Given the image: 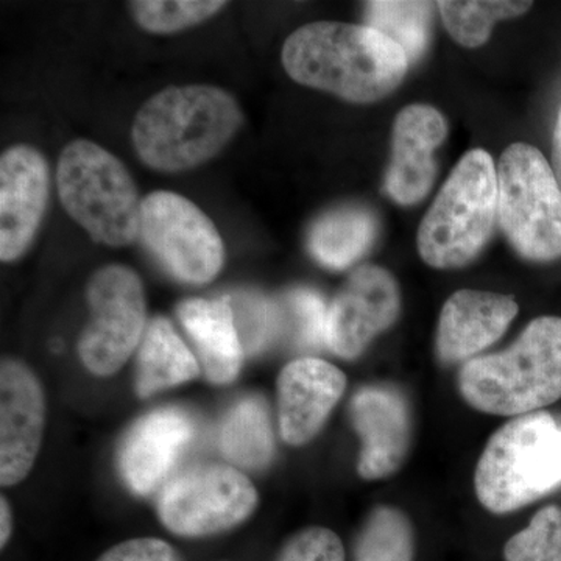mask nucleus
I'll return each instance as SVG.
<instances>
[{"mask_svg":"<svg viewBox=\"0 0 561 561\" xmlns=\"http://www.w3.org/2000/svg\"><path fill=\"white\" fill-rule=\"evenodd\" d=\"M302 87L351 103H373L400 87L411 62L405 51L368 25L320 21L291 33L280 54Z\"/></svg>","mask_w":561,"mask_h":561,"instance_id":"1","label":"nucleus"},{"mask_svg":"<svg viewBox=\"0 0 561 561\" xmlns=\"http://www.w3.org/2000/svg\"><path fill=\"white\" fill-rule=\"evenodd\" d=\"M243 124L234 95L210 84L169 87L136 113L133 147L144 164L176 173L213 160Z\"/></svg>","mask_w":561,"mask_h":561,"instance_id":"2","label":"nucleus"},{"mask_svg":"<svg viewBox=\"0 0 561 561\" xmlns=\"http://www.w3.org/2000/svg\"><path fill=\"white\" fill-rule=\"evenodd\" d=\"M459 390L476 411L522 416L561 398V319L540 317L500 353L465 362Z\"/></svg>","mask_w":561,"mask_h":561,"instance_id":"3","label":"nucleus"},{"mask_svg":"<svg viewBox=\"0 0 561 561\" xmlns=\"http://www.w3.org/2000/svg\"><path fill=\"white\" fill-rule=\"evenodd\" d=\"M561 483V426L549 412L515 416L491 435L476 468L483 507L496 515L518 511Z\"/></svg>","mask_w":561,"mask_h":561,"instance_id":"4","label":"nucleus"},{"mask_svg":"<svg viewBox=\"0 0 561 561\" xmlns=\"http://www.w3.org/2000/svg\"><path fill=\"white\" fill-rule=\"evenodd\" d=\"M57 187L66 213L92 241L121 249L138 241L142 201L127 165L88 139L62 149Z\"/></svg>","mask_w":561,"mask_h":561,"instance_id":"5","label":"nucleus"},{"mask_svg":"<svg viewBox=\"0 0 561 561\" xmlns=\"http://www.w3.org/2000/svg\"><path fill=\"white\" fill-rule=\"evenodd\" d=\"M497 216V171L482 149L468 151L443 184L419 230L420 256L435 268L470 264Z\"/></svg>","mask_w":561,"mask_h":561,"instance_id":"6","label":"nucleus"},{"mask_svg":"<svg viewBox=\"0 0 561 561\" xmlns=\"http://www.w3.org/2000/svg\"><path fill=\"white\" fill-rule=\"evenodd\" d=\"M497 219L524 260L561 257V187L548 160L529 144H512L502 153Z\"/></svg>","mask_w":561,"mask_h":561,"instance_id":"7","label":"nucleus"},{"mask_svg":"<svg viewBox=\"0 0 561 561\" xmlns=\"http://www.w3.org/2000/svg\"><path fill=\"white\" fill-rule=\"evenodd\" d=\"M257 502V491L243 472L228 465H198L162 485L158 516L176 537L205 538L241 526Z\"/></svg>","mask_w":561,"mask_h":561,"instance_id":"8","label":"nucleus"},{"mask_svg":"<svg viewBox=\"0 0 561 561\" xmlns=\"http://www.w3.org/2000/svg\"><path fill=\"white\" fill-rule=\"evenodd\" d=\"M139 239L181 283L203 286L224 267L225 245L216 225L175 192L154 191L144 198Z\"/></svg>","mask_w":561,"mask_h":561,"instance_id":"9","label":"nucleus"},{"mask_svg":"<svg viewBox=\"0 0 561 561\" xmlns=\"http://www.w3.org/2000/svg\"><path fill=\"white\" fill-rule=\"evenodd\" d=\"M90 320L79 341L80 359L95 376L121 370L146 332V295L138 273L125 265L99 268L87 287Z\"/></svg>","mask_w":561,"mask_h":561,"instance_id":"10","label":"nucleus"},{"mask_svg":"<svg viewBox=\"0 0 561 561\" xmlns=\"http://www.w3.org/2000/svg\"><path fill=\"white\" fill-rule=\"evenodd\" d=\"M401 311L397 279L378 265L351 272L328 313V346L343 359H356Z\"/></svg>","mask_w":561,"mask_h":561,"instance_id":"11","label":"nucleus"},{"mask_svg":"<svg viewBox=\"0 0 561 561\" xmlns=\"http://www.w3.org/2000/svg\"><path fill=\"white\" fill-rule=\"evenodd\" d=\"M46 424L43 387L24 362L3 357L0 367V482L24 481L38 457Z\"/></svg>","mask_w":561,"mask_h":561,"instance_id":"12","label":"nucleus"},{"mask_svg":"<svg viewBox=\"0 0 561 561\" xmlns=\"http://www.w3.org/2000/svg\"><path fill=\"white\" fill-rule=\"evenodd\" d=\"M49 164L25 144L0 157V260H20L39 230L49 201Z\"/></svg>","mask_w":561,"mask_h":561,"instance_id":"13","label":"nucleus"},{"mask_svg":"<svg viewBox=\"0 0 561 561\" xmlns=\"http://www.w3.org/2000/svg\"><path fill=\"white\" fill-rule=\"evenodd\" d=\"M195 434L194 420L181 409L147 413L133 424L117 449L122 481L138 496H149L169 478Z\"/></svg>","mask_w":561,"mask_h":561,"instance_id":"14","label":"nucleus"},{"mask_svg":"<svg viewBox=\"0 0 561 561\" xmlns=\"http://www.w3.org/2000/svg\"><path fill=\"white\" fill-rule=\"evenodd\" d=\"M350 419L362 440L357 463L360 478L378 481L400 470L412 437L404 394L391 387H364L350 402Z\"/></svg>","mask_w":561,"mask_h":561,"instance_id":"15","label":"nucleus"},{"mask_svg":"<svg viewBox=\"0 0 561 561\" xmlns=\"http://www.w3.org/2000/svg\"><path fill=\"white\" fill-rule=\"evenodd\" d=\"M346 389V376L317 357L291 360L279 373V432L287 445L302 446L316 438Z\"/></svg>","mask_w":561,"mask_h":561,"instance_id":"16","label":"nucleus"},{"mask_svg":"<svg viewBox=\"0 0 561 561\" xmlns=\"http://www.w3.org/2000/svg\"><path fill=\"white\" fill-rule=\"evenodd\" d=\"M446 135V119L434 106L411 105L400 111L386 179V190L394 202L411 206L430 194L437 175L434 153Z\"/></svg>","mask_w":561,"mask_h":561,"instance_id":"17","label":"nucleus"},{"mask_svg":"<svg viewBox=\"0 0 561 561\" xmlns=\"http://www.w3.org/2000/svg\"><path fill=\"white\" fill-rule=\"evenodd\" d=\"M519 306L511 295L459 290L443 306L438 321V359L443 364L471 360L500 341L518 316Z\"/></svg>","mask_w":561,"mask_h":561,"instance_id":"18","label":"nucleus"},{"mask_svg":"<svg viewBox=\"0 0 561 561\" xmlns=\"http://www.w3.org/2000/svg\"><path fill=\"white\" fill-rule=\"evenodd\" d=\"M181 327L194 343L195 357L210 383L227 386L238 378L243 346L228 298H191L176 308Z\"/></svg>","mask_w":561,"mask_h":561,"instance_id":"19","label":"nucleus"},{"mask_svg":"<svg viewBox=\"0 0 561 561\" xmlns=\"http://www.w3.org/2000/svg\"><path fill=\"white\" fill-rule=\"evenodd\" d=\"M202 368L176 332L164 317L151 320L138 348L136 360V393L140 398L157 391L172 389L201 376Z\"/></svg>","mask_w":561,"mask_h":561,"instance_id":"20","label":"nucleus"},{"mask_svg":"<svg viewBox=\"0 0 561 561\" xmlns=\"http://www.w3.org/2000/svg\"><path fill=\"white\" fill-rule=\"evenodd\" d=\"M378 224L370 210L341 208L316 221L308 238L309 251L324 267L343 271L359 261L375 242Z\"/></svg>","mask_w":561,"mask_h":561,"instance_id":"21","label":"nucleus"},{"mask_svg":"<svg viewBox=\"0 0 561 561\" xmlns=\"http://www.w3.org/2000/svg\"><path fill=\"white\" fill-rule=\"evenodd\" d=\"M221 453L245 470H264L275 453L267 405L260 397L243 398L230 409L220 426Z\"/></svg>","mask_w":561,"mask_h":561,"instance_id":"22","label":"nucleus"},{"mask_svg":"<svg viewBox=\"0 0 561 561\" xmlns=\"http://www.w3.org/2000/svg\"><path fill=\"white\" fill-rule=\"evenodd\" d=\"M415 530L400 508L379 505L365 519L354 542L353 561H413Z\"/></svg>","mask_w":561,"mask_h":561,"instance_id":"23","label":"nucleus"},{"mask_svg":"<svg viewBox=\"0 0 561 561\" xmlns=\"http://www.w3.org/2000/svg\"><path fill=\"white\" fill-rule=\"evenodd\" d=\"M434 7L435 3L431 2H368L365 7V25L397 43L412 62L421 57L430 43Z\"/></svg>","mask_w":561,"mask_h":561,"instance_id":"24","label":"nucleus"},{"mask_svg":"<svg viewBox=\"0 0 561 561\" xmlns=\"http://www.w3.org/2000/svg\"><path fill=\"white\" fill-rule=\"evenodd\" d=\"M437 5L449 35L461 46L472 49L486 43L496 22L522 16L530 10L531 2L446 0V2H438Z\"/></svg>","mask_w":561,"mask_h":561,"instance_id":"25","label":"nucleus"},{"mask_svg":"<svg viewBox=\"0 0 561 561\" xmlns=\"http://www.w3.org/2000/svg\"><path fill=\"white\" fill-rule=\"evenodd\" d=\"M219 0H135L128 3L140 28L157 35H171L216 16L227 7Z\"/></svg>","mask_w":561,"mask_h":561,"instance_id":"26","label":"nucleus"},{"mask_svg":"<svg viewBox=\"0 0 561 561\" xmlns=\"http://www.w3.org/2000/svg\"><path fill=\"white\" fill-rule=\"evenodd\" d=\"M505 561H561V508L548 505L504 546Z\"/></svg>","mask_w":561,"mask_h":561,"instance_id":"27","label":"nucleus"},{"mask_svg":"<svg viewBox=\"0 0 561 561\" xmlns=\"http://www.w3.org/2000/svg\"><path fill=\"white\" fill-rule=\"evenodd\" d=\"M230 300L236 328L247 354L261 353L279 330V309L260 294H238Z\"/></svg>","mask_w":561,"mask_h":561,"instance_id":"28","label":"nucleus"},{"mask_svg":"<svg viewBox=\"0 0 561 561\" xmlns=\"http://www.w3.org/2000/svg\"><path fill=\"white\" fill-rule=\"evenodd\" d=\"M295 320V337L302 348H321L328 345V313L323 298L309 289L290 291L287 297Z\"/></svg>","mask_w":561,"mask_h":561,"instance_id":"29","label":"nucleus"},{"mask_svg":"<svg viewBox=\"0 0 561 561\" xmlns=\"http://www.w3.org/2000/svg\"><path fill=\"white\" fill-rule=\"evenodd\" d=\"M275 561H345V549L335 531L308 527L287 540Z\"/></svg>","mask_w":561,"mask_h":561,"instance_id":"30","label":"nucleus"},{"mask_svg":"<svg viewBox=\"0 0 561 561\" xmlns=\"http://www.w3.org/2000/svg\"><path fill=\"white\" fill-rule=\"evenodd\" d=\"M95 561H183L179 551L160 538H133L113 546Z\"/></svg>","mask_w":561,"mask_h":561,"instance_id":"31","label":"nucleus"},{"mask_svg":"<svg viewBox=\"0 0 561 561\" xmlns=\"http://www.w3.org/2000/svg\"><path fill=\"white\" fill-rule=\"evenodd\" d=\"M11 531H13V515H11L9 502L2 497L0 500V548L3 549L9 545Z\"/></svg>","mask_w":561,"mask_h":561,"instance_id":"32","label":"nucleus"},{"mask_svg":"<svg viewBox=\"0 0 561 561\" xmlns=\"http://www.w3.org/2000/svg\"><path fill=\"white\" fill-rule=\"evenodd\" d=\"M552 171L561 187V108L559 119H557L556 131H553Z\"/></svg>","mask_w":561,"mask_h":561,"instance_id":"33","label":"nucleus"}]
</instances>
